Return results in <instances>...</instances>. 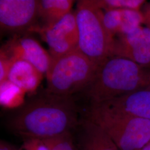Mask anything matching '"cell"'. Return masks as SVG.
Listing matches in <instances>:
<instances>
[{
  "mask_svg": "<svg viewBox=\"0 0 150 150\" xmlns=\"http://www.w3.org/2000/svg\"><path fill=\"white\" fill-rule=\"evenodd\" d=\"M81 120L73 96L45 91L23 105L7 122V126L23 139L57 138L79 127Z\"/></svg>",
  "mask_w": 150,
  "mask_h": 150,
  "instance_id": "1",
  "label": "cell"
},
{
  "mask_svg": "<svg viewBox=\"0 0 150 150\" xmlns=\"http://www.w3.org/2000/svg\"><path fill=\"white\" fill-rule=\"evenodd\" d=\"M130 59L111 56L97 67L92 80L83 92L91 105L100 104L149 85L150 70Z\"/></svg>",
  "mask_w": 150,
  "mask_h": 150,
  "instance_id": "2",
  "label": "cell"
},
{
  "mask_svg": "<svg viewBox=\"0 0 150 150\" xmlns=\"http://www.w3.org/2000/svg\"><path fill=\"white\" fill-rule=\"evenodd\" d=\"M87 118L108 134L119 150H141L150 141V121L91 105Z\"/></svg>",
  "mask_w": 150,
  "mask_h": 150,
  "instance_id": "3",
  "label": "cell"
},
{
  "mask_svg": "<svg viewBox=\"0 0 150 150\" xmlns=\"http://www.w3.org/2000/svg\"><path fill=\"white\" fill-rule=\"evenodd\" d=\"M97 66L79 49L58 57H51L46 74L49 93L73 96L83 91L92 80Z\"/></svg>",
  "mask_w": 150,
  "mask_h": 150,
  "instance_id": "4",
  "label": "cell"
},
{
  "mask_svg": "<svg viewBox=\"0 0 150 150\" xmlns=\"http://www.w3.org/2000/svg\"><path fill=\"white\" fill-rule=\"evenodd\" d=\"M75 12L79 33V48L97 67L111 56L114 40L104 26V12L95 0L79 1Z\"/></svg>",
  "mask_w": 150,
  "mask_h": 150,
  "instance_id": "5",
  "label": "cell"
},
{
  "mask_svg": "<svg viewBox=\"0 0 150 150\" xmlns=\"http://www.w3.org/2000/svg\"><path fill=\"white\" fill-rule=\"evenodd\" d=\"M30 31H34L41 35L48 45L51 57H60L79 49L75 12H71L52 26H33Z\"/></svg>",
  "mask_w": 150,
  "mask_h": 150,
  "instance_id": "6",
  "label": "cell"
},
{
  "mask_svg": "<svg viewBox=\"0 0 150 150\" xmlns=\"http://www.w3.org/2000/svg\"><path fill=\"white\" fill-rule=\"evenodd\" d=\"M38 0H0V26L3 31L30 30L38 17Z\"/></svg>",
  "mask_w": 150,
  "mask_h": 150,
  "instance_id": "7",
  "label": "cell"
},
{
  "mask_svg": "<svg viewBox=\"0 0 150 150\" xmlns=\"http://www.w3.org/2000/svg\"><path fill=\"white\" fill-rule=\"evenodd\" d=\"M111 56L125 57L140 66L150 67V28L142 26L115 38Z\"/></svg>",
  "mask_w": 150,
  "mask_h": 150,
  "instance_id": "8",
  "label": "cell"
},
{
  "mask_svg": "<svg viewBox=\"0 0 150 150\" xmlns=\"http://www.w3.org/2000/svg\"><path fill=\"white\" fill-rule=\"evenodd\" d=\"M1 48L12 59L25 60L42 75H46L51 64V55L33 38L15 35Z\"/></svg>",
  "mask_w": 150,
  "mask_h": 150,
  "instance_id": "9",
  "label": "cell"
},
{
  "mask_svg": "<svg viewBox=\"0 0 150 150\" xmlns=\"http://www.w3.org/2000/svg\"><path fill=\"white\" fill-rule=\"evenodd\" d=\"M108 109L150 121V90L142 89L100 104Z\"/></svg>",
  "mask_w": 150,
  "mask_h": 150,
  "instance_id": "10",
  "label": "cell"
},
{
  "mask_svg": "<svg viewBox=\"0 0 150 150\" xmlns=\"http://www.w3.org/2000/svg\"><path fill=\"white\" fill-rule=\"evenodd\" d=\"M77 150H119L108 134L88 118L81 120Z\"/></svg>",
  "mask_w": 150,
  "mask_h": 150,
  "instance_id": "11",
  "label": "cell"
},
{
  "mask_svg": "<svg viewBox=\"0 0 150 150\" xmlns=\"http://www.w3.org/2000/svg\"><path fill=\"white\" fill-rule=\"evenodd\" d=\"M12 59L7 80L23 92L35 90L40 85L43 75L25 60Z\"/></svg>",
  "mask_w": 150,
  "mask_h": 150,
  "instance_id": "12",
  "label": "cell"
},
{
  "mask_svg": "<svg viewBox=\"0 0 150 150\" xmlns=\"http://www.w3.org/2000/svg\"><path fill=\"white\" fill-rule=\"evenodd\" d=\"M72 0H41L38 3V17L42 22L41 27H49L60 21L71 11Z\"/></svg>",
  "mask_w": 150,
  "mask_h": 150,
  "instance_id": "13",
  "label": "cell"
},
{
  "mask_svg": "<svg viewBox=\"0 0 150 150\" xmlns=\"http://www.w3.org/2000/svg\"><path fill=\"white\" fill-rule=\"evenodd\" d=\"M1 85V103L6 107H13L21 103L22 93L25 92L8 80Z\"/></svg>",
  "mask_w": 150,
  "mask_h": 150,
  "instance_id": "14",
  "label": "cell"
},
{
  "mask_svg": "<svg viewBox=\"0 0 150 150\" xmlns=\"http://www.w3.org/2000/svg\"><path fill=\"white\" fill-rule=\"evenodd\" d=\"M101 10H131L140 11L146 2L145 0H95Z\"/></svg>",
  "mask_w": 150,
  "mask_h": 150,
  "instance_id": "15",
  "label": "cell"
},
{
  "mask_svg": "<svg viewBox=\"0 0 150 150\" xmlns=\"http://www.w3.org/2000/svg\"><path fill=\"white\" fill-rule=\"evenodd\" d=\"M144 23L143 14L141 11L122 10V24L117 36H122L132 32Z\"/></svg>",
  "mask_w": 150,
  "mask_h": 150,
  "instance_id": "16",
  "label": "cell"
},
{
  "mask_svg": "<svg viewBox=\"0 0 150 150\" xmlns=\"http://www.w3.org/2000/svg\"><path fill=\"white\" fill-rule=\"evenodd\" d=\"M103 21L110 36L114 40L118 36L122 24V10H111L103 13Z\"/></svg>",
  "mask_w": 150,
  "mask_h": 150,
  "instance_id": "17",
  "label": "cell"
},
{
  "mask_svg": "<svg viewBox=\"0 0 150 150\" xmlns=\"http://www.w3.org/2000/svg\"><path fill=\"white\" fill-rule=\"evenodd\" d=\"M43 141H45L50 150H77L72 134Z\"/></svg>",
  "mask_w": 150,
  "mask_h": 150,
  "instance_id": "18",
  "label": "cell"
},
{
  "mask_svg": "<svg viewBox=\"0 0 150 150\" xmlns=\"http://www.w3.org/2000/svg\"><path fill=\"white\" fill-rule=\"evenodd\" d=\"M12 59L1 48L0 52V84L7 80Z\"/></svg>",
  "mask_w": 150,
  "mask_h": 150,
  "instance_id": "19",
  "label": "cell"
},
{
  "mask_svg": "<svg viewBox=\"0 0 150 150\" xmlns=\"http://www.w3.org/2000/svg\"><path fill=\"white\" fill-rule=\"evenodd\" d=\"M18 150H50L45 141L36 139H23Z\"/></svg>",
  "mask_w": 150,
  "mask_h": 150,
  "instance_id": "20",
  "label": "cell"
},
{
  "mask_svg": "<svg viewBox=\"0 0 150 150\" xmlns=\"http://www.w3.org/2000/svg\"><path fill=\"white\" fill-rule=\"evenodd\" d=\"M142 13L144 18V23L146 25V27L150 28V4L144 6Z\"/></svg>",
  "mask_w": 150,
  "mask_h": 150,
  "instance_id": "21",
  "label": "cell"
},
{
  "mask_svg": "<svg viewBox=\"0 0 150 150\" xmlns=\"http://www.w3.org/2000/svg\"><path fill=\"white\" fill-rule=\"evenodd\" d=\"M0 150H18L13 145L1 140L0 142Z\"/></svg>",
  "mask_w": 150,
  "mask_h": 150,
  "instance_id": "22",
  "label": "cell"
},
{
  "mask_svg": "<svg viewBox=\"0 0 150 150\" xmlns=\"http://www.w3.org/2000/svg\"><path fill=\"white\" fill-rule=\"evenodd\" d=\"M141 150H150V141Z\"/></svg>",
  "mask_w": 150,
  "mask_h": 150,
  "instance_id": "23",
  "label": "cell"
},
{
  "mask_svg": "<svg viewBox=\"0 0 150 150\" xmlns=\"http://www.w3.org/2000/svg\"><path fill=\"white\" fill-rule=\"evenodd\" d=\"M146 89H148V90H150V81H149V85H148V86L147 87Z\"/></svg>",
  "mask_w": 150,
  "mask_h": 150,
  "instance_id": "24",
  "label": "cell"
}]
</instances>
